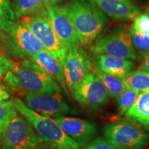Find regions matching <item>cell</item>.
Masks as SVG:
<instances>
[{"label": "cell", "mask_w": 149, "mask_h": 149, "mask_svg": "<svg viewBox=\"0 0 149 149\" xmlns=\"http://www.w3.org/2000/svg\"><path fill=\"white\" fill-rule=\"evenodd\" d=\"M89 49L95 54H106L121 59H139L132 44L130 32L124 28H119L102 37Z\"/></svg>", "instance_id": "6"}, {"label": "cell", "mask_w": 149, "mask_h": 149, "mask_svg": "<svg viewBox=\"0 0 149 149\" xmlns=\"http://www.w3.org/2000/svg\"><path fill=\"white\" fill-rule=\"evenodd\" d=\"M17 113V111L14 107L13 100L8 99L0 101V137Z\"/></svg>", "instance_id": "22"}, {"label": "cell", "mask_w": 149, "mask_h": 149, "mask_svg": "<svg viewBox=\"0 0 149 149\" xmlns=\"http://www.w3.org/2000/svg\"><path fill=\"white\" fill-rule=\"evenodd\" d=\"M10 97L9 93L3 86H0V101L8 100Z\"/></svg>", "instance_id": "29"}, {"label": "cell", "mask_w": 149, "mask_h": 149, "mask_svg": "<svg viewBox=\"0 0 149 149\" xmlns=\"http://www.w3.org/2000/svg\"><path fill=\"white\" fill-rule=\"evenodd\" d=\"M24 101L29 109L42 116L57 117L79 113L67 103L61 92L29 93L25 94Z\"/></svg>", "instance_id": "7"}, {"label": "cell", "mask_w": 149, "mask_h": 149, "mask_svg": "<svg viewBox=\"0 0 149 149\" xmlns=\"http://www.w3.org/2000/svg\"><path fill=\"white\" fill-rule=\"evenodd\" d=\"M5 81L13 90L29 93L61 92L57 82L38 65L31 60L13 63L6 73Z\"/></svg>", "instance_id": "2"}, {"label": "cell", "mask_w": 149, "mask_h": 149, "mask_svg": "<svg viewBox=\"0 0 149 149\" xmlns=\"http://www.w3.org/2000/svg\"><path fill=\"white\" fill-rule=\"evenodd\" d=\"M134 23L132 27L136 31L149 37V15L147 13L139 14L134 18Z\"/></svg>", "instance_id": "25"}, {"label": "cell", "mask_w": 149, "mask_h": 149, "mask_svg": "<svg viewBox=\"0 0 149 149\" xmlns=\"http://www.w3.org/2000/svg\"><path fill=\"white\" fill-rule=\"evenodd\" d=\"M15 15L9 0H0V31L7 33L14 23Z\"/></svg>", "instance_id": "21"}, {"label": "cell", "mask_w": 149, "mask_h": 149, "mask_svg": "<svg viewBox=\"0 0 149 149\" xmlns=\"http://www.w3.org/2000/svg\"><path fill=\"white\" fill-rule=\"evenodd\" d=\"M31 149H42V148H41L40 147L36 146V147H35V148H31Z\"/></svg>", "instance_id": "31"}, {"label": "cell", "mask_w": 149, "mask_h": 149, "mask_svg": "<svg viewBox=\"0 0 149 149\" xmlns=\"http://www.w3.org/2000/svg\"><path fill=\"white\" fill-rule=\"evenodd\" d=\"M84 149H117L107 139L104 137H98L93 141L86 144Z\"/></svg>", "instance_id": "26"}, {"label": "cell", "mask_w": 149, "mask_h": 149, "mask_svg": "<svg viewBox=\"0 0 149 149\" xmlns=\"http://www.w3.org/2000/svg\"><path fill=\"white\" fill-rule=\"evenodd\" d=\"M13 104L17 111L31 122L40 141L49 144L57 149H81L54 119L38 114L29 109L19 98L15 99Z\"/></svg>", "instance_id": "3"}, {"label": "cell", "mask_w": 149, "mask_h": 149, "mask_svg": "<svg viewBox=\"0 0 149 149\" xmlns=\"http://www.w3.org/2000/svg\"><path fill=\"white\" fill-rule=\"evenodd\" d=\"M21 20L34 33L46 51L63 64L68 49L63 45L54 31L48 19V15L23 17Z\"/></svg>", "instance_id": "8"}, {"label": "cell", "mask_w": 149, "mask_h": 149, "mask_svg": "<svg viewBox=\"0 0 149 149\" xmlns=\"http://www.w3.org/2000/svg\"><path fill=\"white\" fill-rule=\"evenodd\" d=\"M102 130L104 137L117 149H142L149 144L146 130L132 120L113 121Z\"/></svg>", "instance_id": "4"}, {"label": "cell", "mask_w": 149, "mask_h": 149, "mask_svg": "<svg viewBox=\"0 0 149 149\" xmlns=\"http://www.w3.org/2000/svg\"><path fill=\"white\" fill-rule=\"evenodd\" d=\"M40 141L31 122L17 111L0 137V149H31Z\"/></svg>", "instance_id": "5"}, {"label": "cell", "mask_w": 149, "mask_h": 149, "mask_svg": "<svg viewBox=\"0 0 149 149\" xmlns=\"http://www.w3.org/2000/svg\"><path fill=\"white\" fill-rule=\"evenodd\" d=\"M46 10L48 20L63 45L67 49L80 46L77 33L64 7L48 2Z\"/></svg>", "instance_id": "12"}, {"label": "cell", "mask_w": 149, "mask_h": 149, "mask_svg": "<svg viewBox=\"0 0 149 149\" xmlns=\"http://www.w3.org/2000/svg\"><path fill=\"white\" fill-rule=\"evenodd\" d=\"M95 62L97 69L122 79L135 68V63L131 59H121L106 54H96Z\"/></svg>", "instance_id": "15"}, {"label": "cell", "mask_w": 149, "mask_h": 149, "mask_svg": "<svg viewBox=\"0 0 149 149\" xmlns=\"http://www.w3.org/2000/svg\"><path fill=\"white\" fill-rule=\"evenodd\" d=\"M128 88L142 93L149 91V73L142 70H133L124 78Z\"/></svg>", "instance_id": "20"}, {"label": "cell", "mask_w": 149, "mask_h": 149, "mask_svg": "<svg viewBox=\"0 0 149 149\" xmlns=\"http://www.w3.org/2000/svg\"><path fill=\"white\" fill-rule=\"evenodd\" d=\"M64 8L73 25L80 44L87 48L103 35L108 20L93 0H70Z\"/></svg>", "instance_id": "1"}, {"label": "cell", "mask_w": 149, "mask_h": 149, "mask_svg": "<svg viewBox=\"0 0 149 149\" xmlns=\"http://www.w3.org/2000/svg\"><path fill=\"white\" fill-rule=\"evenodd\" d=\"M10 48L17 55L29 57L44 51L45 48L22 20L15 21L7 32Z\"/></svg>", "instance_id": "10"}, {"label": "cell", "mask_w": 149, "mask_h": 149, "mask_svg": "<svg viewBox=\"0 0 149 149\" xmlns=\"http://www.w3.org/2000/svg\"><path fill=\"white\" fill-rule=\"evenodd\" d=\"M95 74L102 80L112 97L116 98L121 93L128 89L124 79L107 74L95 68Z\"/></svg>", "instance_id": "19"}, {"label": "cell", "mask_w": 149, "mask_h": 149, "mask_svg": "<svg viewBox=\"0 0 149 149\" xmlns=\"http://www.w3.org/2000/svg\"><path fill=\"white\" fill-rule=\"evenodd\" d=\"M130 35L131 37L132 44L136 53L139 55H144L149 52V37L141 34L136 31L133 27L130 29Z\"/></svg>", "instance_id": "24"}, {"label": "cell", "mask_w": 149, "mask_h": 149, "mask_svg": "<svg viewBox=\"0 0 149 149\" xmlns=\"http://www.w3.org/2000/svg\"><path fill=\"white\" fill-rule=\"evenodd\" d=\"M128 120L133 121L145 130H149V91L139 94L133 107L125 113Z\"/></svg>", "instance_id": "17"}, {"label": "cell", "mask_w": 149, "mask_h": 149, "mask_svg": "<svg viewBox=\"0 0 149 149\" xmlns=\"http://www.w3.org/2000/svg\"><path fill=\"white\" fill-rule=\"evenodd\" d=\"M66 87L73 91L93 72V66L86 52L80 46L68 48L63 61Z\"/></svg>", "instance_id": "9"}, {"label": "cell", "mask_w": 149, "mask_h": 149, "mask_svg": "<svg viewBox=\"0 0 149 149\" xmlns=\"http://www.w3.org/2000/svg\"><path fill=\"white\" fill-rule=\"evenodd\" d=\"M72 94L74 100L81 105L93 108L107 104L111 97L102 80L93 72L72 91Z\"/></svg>", "instance_id": "11"}, {"label": "cell", "mask_w": 149, "mask_h": 149, "mask_svg": "<svg viewBox=\"0 0 149 149\" xmlns=\"http://www.w3.org/2000/svg\"><path fill=\"white\" fill-rule=\"evenodd\" d=\"M48 1H49L50 3H53V4H56V3L59 2L61 0H48Z\"/></svg>", "instance_id": "30"}, {"label": "cell", "mask_w": 149, "mask_h": 149, "mask_svg": "<svg viewBox=\"0 0 149 149\" xmlns=\"http://www.w3.org/2000/svg\"><path fill=\"white\" fill-rule=\"evenodd\" d=\"M31 61L40 66L48 75L51 76L56 82L61 84L64 89L66 88L63 65L57 57L46 50H44L34 54L31 57Z\"/></svg>", "instance_id": "16"}, {"label": "cell", "mask_w": 149, "mask_h": 149, "mask_svg": "<svg viewBox=\"0 0 149 149\" xmlns=\"http://www.w3.org/2000/svg\"><path fill=\"white\" fill-rule=\"evenodd\" d=\"M54 120L80 146L88 144L97 130L96 123L91 120L66 116L55 117Z\"/></svg>", "instance_id": "13"}, {"label": "cell", "mask_w": 149, "mask_h": 149, "mask_svg": "<svg viewBox=\"0 0 149 149\" xmlns=\"http://www.w3.org/2000/svg\"><path fill=\"white\" fill-rule=\"evenodd\" d=\"M13 62H12L6 57L0 55V78L3 77L4 74L12 68Z\"/></svg>", "instance_id": "27"}, {"label": "cell", "mask_w": 149, "mask_h": 149, "mask_svg": "<svg viewBox=\"0 0 149 149\" xmlns=\"http://www.w3.org/2000/svg\"><path fill=\"white\" fill-rule=\"evenodd\" d=\"M0 86H2V84H1V83H0Z\"/></svg>", "instance_id": "32"}, {"label": "cell", "mask_w": 149, "mask_h": 149, "mask_svg": "<svg viewBox=\"0 0 149 149\" xmlns=\"http://www.w3.org/2000/svg\"><path fill=\"white\" fill-rule=\"evenodd\" d=\"M141 57H142V59H141L139 69L149 73V52L141 56Z\"/></svg>", "instance_id": "28"}, {"label": "cell", "mask_w": 149, "mask_h": 149, "mask_svg": "<svg viewBox=\"0 0 149 149\" xmlns=\"http://www.w3.org/2000/svg\"><path fill=\"white\" fill-rule=\"evenodd\" d=\"M140 93L139 91L128 88L115 98L120 115L125 114L133 107Z\"/></svg>", "instance_id": "23"}, {"label": "cell", "mask_w": 149, "mask_h": 149, "mask_svg": "<svg viewBox=\"0 0 149 149\" xmlns=\"http://www.w3.org/2000/svg\"><path fill=\"white\" fill-rule=\"evenodd\" d=\"M99 8L114 20L134 19L140 9L132 0H93Z\"/></svg>", "instance_id": "14"}, {"label": "cell", "mask_w": 149, "mask_h": 149, "mask_svg": "<svg viewBox=\"0 0 149 149\" xmlns=\"http://www.w3.org/2000/svg\"><path fill=\"white\" fill-rule=\"evenodd\" d=\"M48 0H13V10L17 17L47 15Z\"/></svg>", "instance_id": "18"}]
</instances>
